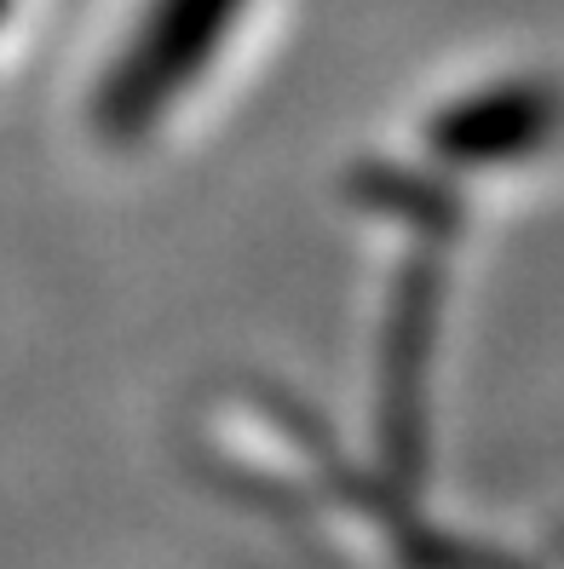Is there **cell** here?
<instances>
[{
  "label": "cell",
  "mask_w": 564,
  "mask_h": 569,
  "mask_svg": "<svg viewBox=\"0 0 564 569\" xmlns=\"http://www.w3.org/2000/svg\"><path fill=\"white\" fill-rule=\"evenodd\" d=\"M564 132V87L547 76L489 81L478 92H461L426 121V150L438 167H507L542 156Z\"/></svg>",
  "instance_id": "2"
},
{
  "label": "cell",
  "mask_w": 564,
  "mask_h": 569,
  "mask_svg": "<svg viewBox=\"0 0 564 569\" xmlns=\"http://www.w3.org/2000/svg\"><path fill=\"white\" fill-rule=\"evenodd\" d=\"M248 7L254 0H150L105 92H98V127L116 144L145 139L208 76V63L225 52L230 29L243 23Z\"/></svg>",
  "instance_id": "1"
},
{
  "label": "cell",
  "mask_w": 564,
  "mask_h": 569,
  "mask_svg": "<svg viewBox=\"0 0 564 569\" xmlns=\"http://www.w3.org/2000/svg\"><path fill=\"white\" fill-rule=\"evenodd\" d=\"M438 306H444V264L426 242L392 288V317H386V346H380V403H386V438L392 455L409 460L420 449V397L433 375V340H438Z\"/></svg>",
  "instance_id": "3"
},
{
  "label": "cell",
  "mask_w": 564,
  "mask_h": 569,
  "mask_svg": "<svg viewBox=\"0 0 564 569\" xmlns=\"http://www.w3.org/2000/svg\"><path fill=\"white\" fill-rule=\"evenodd\" d=\"M357 202H369L375 213H397L409 230H420L426 242H449L455 224H461V202L455 190L438 179H415L404 167H380V173H357Z\"/></svg>",
  "instance_id": "4"
}]
</instances>
